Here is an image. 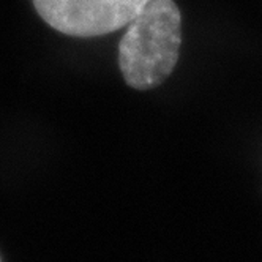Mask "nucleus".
<instances>
[{
    "instance_id": "f257e3e1",
    "label": "nucleus",
    "mask_w": 262,
    "mask_h": 262,
    "mask_svg": "<svg viewBox=\"0 0 262 262\" xmlns=\"http://www.w3.org/2000/svg\"><path fill=\"white\" fill-rule=\"evenodd\" d=\"M180 45L182 16L174 0H145L119 45L126 84L138 90L163 84L177 65Z\"/></svg>"
},
{
    "instance_id": "f03ea898",
    "label": "nucleus",
    "mask_w": 262,
    "mask_h": 262,
    "mask_svg": "<svg viewBox=\"0 0 262 262\" xmlns=\"http://www.w3.org/2000/svg\"><path fill=\"white\" fill-rule=\"evenodd\" d=\"M35 10L60 33L101 36L116 32L136 16L145 0H32Z\"/></svg>"
}]
</instances>
